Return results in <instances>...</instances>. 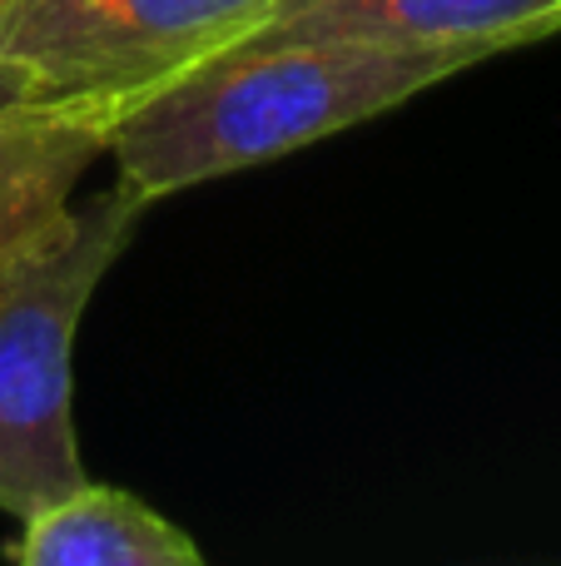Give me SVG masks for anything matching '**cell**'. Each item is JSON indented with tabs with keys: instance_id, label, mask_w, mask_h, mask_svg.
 <instances>
[{
	"instance_id": "cell-6",
	"label": "cell",
	"mask_w": 561,
	"mask_h": 566,
	"mask_svg": "<svg viewBox=\"0 0 561 566\" xmlns=\"http://www.w3.org/2000/svg\"><path fill=\"white\" fill-rule=\"evenodd\" d=\"M6 557L20 566H199L204 552L135 492L85 478L30 512Z\"/></svg>"
},
{
	"instance_id": "cell-2",
	"label": "cell",
	"mask_w": 561,
	"mask_h": 566,
	"mask_svg": "<svg viewBox=\"0 0 561 566\" xmlns=\"http://www.w3.org/2000/svg\"><path fill=\"white\" fill-rule=\"evenodd\" d=\"M145 209L115 179L0 249V512L10 522H25L85 482L75 333Z\"/></svg>"
},
{
	"instance_id": "cell-7",
	"label": "cell",
	"mask_w": 561,
	"mask_h": 566,
	"mask_svg": "<svg viewBox=\"0 0 561 566\" xmlns=\"http://www.w3.org/2000/svg\"><path fill=\"white\" fill-rule=\"evenodd\" d=\"M15 99H20V95H15V85H10V80L0 75V109H6V105H15Z\"/></svg>"
},
{
	"instance_id": "cell-1",
	"label": "cell",
	"mask_w": 561,
	"mask_h": 566,
	"mask_svg": "<svg viewBox=\"0 0 561 566\" xmlns=\"http://www.w3.org/2000/svg\"><path fill=\"white\" fill-rule=\"evenodd\" d=\"M457 70L467 65L453 55L358 40H234L139 90L115 119L109 159L119 185L155 205L363 125Z\"/></svg>"
},
{
	"instance_id": "cell-3",
	"label": "cell",
	"mask_w": 561,
	"mask_h": 566,
	"mask_svg": "<svg viewBox=\"0 0 561 566\" xmlns=\"http://www.w3.org/2000/svg\"><path fill=\"white\" fill-rule=\"evenodd\" d=\"M288 0H0V75L20 99H135L254 35Z\"/></svg>"
},
{
	"instance_id": "cell-4",
	"label": "cell",
	"mask_w": 561,
	"mask_h": 566,
	"mask_svg": "<svg viewBox=\"0 0 561 566\" xmlns=\"http://www.w3.org/2000/svg\"><path fill=\"white\" fill-rule=\"evenodd\" d=\"M561 30V0H288L244 40H358L477 65Z\"/></svg>"
},
{
	"instance_id": "cell-5",
	"label": "cell",
	"mask_w": 561,
	"mask_h": 566,
	"mask_svg": "<svg viewBox=\"0 0 561 566\" xmlns=\"http://www.w3.org/2000/svg\"><path fill=\"white\" fill-rule=\"evenodd\" d=\"M129 99H15L0 109V249L45 224L95 159Z\"/></svg>"
}]
</instances>
